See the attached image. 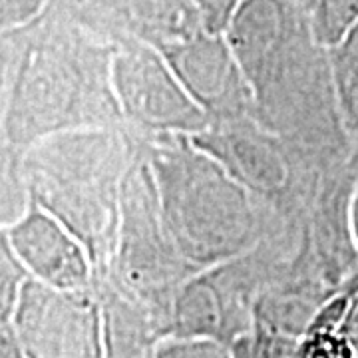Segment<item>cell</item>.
Wrapping results in <instances>:
<instances>
[{"label": "cell", "instance_id": "cell-1", "mask_svg": "<svg viewBox=\"0 0 358 358\" xmlns=\"http://www.w3.org/2000/svg\"><path fill=\"white\" fill-rule=\"evenodd\" d=\"M13 245L26 263L54 281H74L82 273V255L76 243L48 215L32 211L10 233Z\"/></svg>", "mask_w": 358, "mask_h": 358}, {"label": "cell", "instance_id": "cell-2", "mask_svg": "<svg viewBox=\"0 0 358 358\" xmlns=\"http://www.w3.org/2000/svg\"><path fill=\"white\" fill-rule=\"evenodd\" d=\"M336 72L348 120L358 128V24L336 44Z\"/></svg>", "mask_w": 358, "mask_h": 358}, {"label": "cell", "instance_id": "cell-3", "mask_svg": "<svg viewBox=\"0 0 358 358\" xmlns=\"http://www.w3.org/2000/svg\"><path fill=\"white\" fill-rule=\"evenodd\" d=\"M320 38L336 46L358 24V0H317Z\"/></svg>", "mask_w": 358, "mask_h": 358}, {"label": "cell", "instance_id": "cell-4", "mask_svg": "<svg viewBox=\"0 0 358 358\" xmlns=\"http://www.w3.org/2000/svg\"><path fill=\"white\" fill-rule=\"evenodd\" d=\"M203 6L207 8L209 14H215V18H221L225 13H229L233 8V2L235 0H201Z\"/></svg>", "mask_w": 358, "mask_h": 358}]
</instances>
